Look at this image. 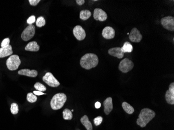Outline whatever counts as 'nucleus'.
<instances>
[{"label":"nucleus","instance_id":"nucleus-1","mask_svg":"<svg viewBox=\"0 0 174 130\" xmlns=\"http://www.w3.org/2000/svg\"><path fill=\"white\" fill-rule=\"evenodd\" d=\"M156 115L154 111L149 108H143L140 111L137 124L141 128H144L153 119Z\"/></svg>","mask_w":174,"mask_h":130},{"label":"nucleus","instance_id":"nucleus-2","mask_svg":"<svg viewBox=\"0 0 174 130\" xmlns=\"http://www.w3.org/2000/svg\"><path fill=\"white\" fill-rule=\"evenodd\" d=\"M80 63L82 68L89 70L95 68L98 65V57L95 54L87 53L82 57Z\"/></svg>","mask_w":174,"mask_h":130},{"label":"nucleus","instance_id":"nucleus-3","mask_svg":"<svg viewBox=\"0 0 174 130\" xmlns=\"http://www.w3.org/2000/svg\"><path fill=\"white\" fill-rule=\"evenodd\" d=\"M67 96L64 93H59L55 94L52 98L50 105L53 110H59L64 106L66 102Z\"/></svg>","mask_w":174,"mask_h":130},{"label":"nucleus","instance_id":"nucleus-4","mask_svg":"<svg viewBox=\"0 0 174 130\" xmlns=\"http://www.w3.org/2000/svg\"><path fill=\"white\" fill-rule=\"evenodd\" d=\"M21 64L19 57L17 55H13L6 60V66L8 69L11 71L17 70Z\"/></svg>","mask_w":174,"mask_h":130},{"label":"nucleus","instance_id":"nucleus-5","mask_svg":"<svg viewBox=\"0 0 174 130\" xmlns=\"http://www.w3.org/2000/svg\"><path fill=\"white\" fill-rule=\"evenodd\" d=\"M134 67V62L127 58H125L119 63L118 69L123 73H127L133 69Z\"/></svg>","mask_w":174,"mask_h":130},{"label":"nucleus","instance_id":"nucleus-6","mask_svg":"<svg viewBox=\"0 0 174 130\" xmlns=\"http://www.w3.org/2000/svg\"><path fill=\"white\" fill-rule=\"evenodd\" d=\"M35 31V27L32 25H29L27 27L24 29L21 33V36L22 39L25 41H28L31 40L34 36Z\"/></svg>","mask_w":174,"mask_h":130},{"label":"nucleus","instance_id":"nucleus-7","mask_svg":"<svg viewBox=\"0 0 174 130\" xmlns=\"http://www.w3.org/2000/svg\"><path fill=\"white\" fill-rule=\"evenodd\" d=\"M43 81L50 87H56L60 85L59 81L55 78L51 72H47L42 78Z\"/></svg>","mask_w":174,"mask_h":130},{"label":"nucleus","instance_id":"nucleus-8","mask_svg":"<svg viewBox=\"0 0 174 130\" xmlns=\"http://www.w3.org/2000/svg\"><path fill=\"white\" fill-rule=\"evenodd\" d=\"M161 25L167 30L174 31V18L172 16H166L163 17L161 19Z\"/></svg>","mask_w":174,"mask_h":130},{"label":"nucleus","instance_id":"nucleus-9","mask_svg":"<svg viewBox=\"0 0 174 130\" xmlns=\"http://www.w3.org/2000/svg\"><path fill=\"white\" fill-rule=\"evenodd\" d=\"M73 34L75 37L79 41H82L85 39L86 33L83 28L79 25L74 27L73 29Z\"/></svg>","mask_w":174,"mask_h":130},{"label":"nucleus","instance_id":"nucleus-10","mask_svg":"<svg viewBox=\"0 0 174 130\" xmlns=\"http://www.w3.org/2000/svg\"><path fill=\"white\" fill-rule=\"evenodd\" d=\"M129 38V40L133 42L139 43L142 40V36L138 29L134 28L131 31Z\"/></svg>","mask_w":174,"mask_h":130},{"label":"nucleus","instance_id":"nucleus-11","mask_svg":"<svg viewBox=\"0 0 174 130\" xmlns=\"http://www.w3.org/2000/svg\"><path fill=\"white\" fill-rule=\"evenodd\" d=\"M93 17L96 21H104L108 18V15L103 10L97 8L94 10Z\"/></svg>","mask_w":174,"mask_h":130},{"label":"nucleus","instance_id":"nucleus-12","mask_svg":"<svg viewBox=\"0 0 174 130\" xmlns=\"http://www.w3.org/2000/svg\"><path fill=\"white\" fill-rule=\"evenodd\" d=\"M165 100L167 103L170 105L174 104V83H170L169 87V90H167L165 94Z\"/></svg>","mask_w":174,"mask_h":130},{"label":"nucleus","instance_id":"nucleus-13","mask_svg":"<svg viewBox=\"0 0 174 130\" xmlns=\"http://www.w3.org/2000/svg\"><path fill=\"white\" fill-rule=\"evenodd\" d=\"M102 34L103 37L105 39H112L115 37V31L111 27H105L103 30Z\"/></svg>","mask_w":174,"mask_h":130},{"label":"nucleus","instance_id":"nucleus-14","mask_svg":"<svg viewBox=\"0 0 174 130\" xmlns=\"http://www.w3.org/2000/svg\"><path fill=\"white\" fill-rule=\"evenodd\" d=\"M108 53L112 56L115 57L119 59H122L124 56V53L121 51V47H114L110 49H108Z\"/></svg>","mask_w":174,"mask_h":130},{"label":"nucleus","instance_id":"nucleus-15","mask_svg":"<svg viewBox=\"0 0 174 130\" xmlns=\"http://www.w3.org/2000/svg\"><path fill=\"white\" fill-rule=\"evenodd\" d=\"M103 104H104V113L106 115H108V114H110L113 108L112 97H109L106 98V100H104Z\"/></svg>","mask_w":174,"mask_h":130},{"label":"nucleus","instance_id":"nucleus-16","mask_svg":"<svg viewBox=\"0 0 174 130\" xmlns=\"http://www.w3.org/2000/svg\"><path fill=\"white\" fill-rule=\"evenodd\" d=\"M18 74L20 75H24L29 77H36L38 75V71L37 70H31L28 69H21L18 71Z\"/></svg>","mask_w":174,"mask_h":130},{"label":"nucleus","instance_id":"nucleus-17","mask_svg":"<svg viewBox=\"0 0 174 130\" xmlns=\"http://www.w3.org/2000/svg\"><path fill=\"white\" fill-rule=\"evenodd\" d=\"M13 53L12 50V47L11 45L7 47H1L0 48V58H3L5 57L12 55Z\"/></svg>","mask_w":174,"mask_h":130},{"label":"nucleus","instance_id":"nucleus-18","mask_svg":"<svg viewBox=\"0 0 174 130\" xmlns=\"http://www.w3.org/2000/svg\"><path fill=\"white\" fill-rule=\"evenodd\" d=\"M26 51L31 52H37L40 49V46L36 41L31 42L26 46L25 48Z\"/></svg>","mask_w":174,"mask_h":130},{"label":"nucleus","instance_id":"nucleus-19","mask_svg":"<svg viewBox=\"0 0 174 130\" xmlns=\"http://www.w3.org/2000/svg\"><path fill=\"white\" fill-rule=\"evenodd\" d=\"M80 121L83 126L85 127L87 130H92L93 127L92 123L89 120V118L86 115L83 116L80 119Z\"/></svg>","mask_w":174,"mask_h":130},{"label":"nucleus","instance_id":"nucleus-20","mask_svg":"<svg viewBox=\"0 0 174 130\" xmlns=\"http://www.w3.org/2000/svg\"><path fill=\"white\" fill-rule=\"evenodd\" d=\"M122 107L124 110L129 115H131L134 113V108L127 102H123L122 103Z\"/></svg>","mask_w":174,"mask_h":130},{"label":"nucleus","instance_id":"nucleus-21","mask_svg":"<svg viewBox=\"0 0 174 130\" xmlns=\"http://www.w3.org/2000/svg\"><path fill=\"white\" fill-rule=\"evenodd\" d=\"M123 53H131L133 51V46L128 42H126L121 47Z\"/></svg>","mask_w":174,"mask_h":130},{"label":"nucleus","instance_id":"nucleus-22","mask_svg":"<svg viewBox=\"0 0 174 130\" xmlns=\"http://www.w3.org/2000/svg\"><path fill=\"white\" fill-rule=\"evenodd\" d=\"M91 16V11L89 10H82L80 12V18L83 21L89 19Z\"/></svg>","mask_w":174,"mask_h":130},{"label":"nucleus","instance_id":"nucleus-23","mask_svg":"<svg viewBox=\"0 0 174 130\" xmlns=\"http://www.w3.org/2000/svg\"><path fill=\"white\" fill-rule=\"evenodd\" d=\"M63 118L64 120H70L72 118V111L68 109H65L63 112Z\"/></svg>","mask_w":174,"mask_h":130},{"label":"nucleus","instance_id":"nucleus-24","mask_svg":"<svg viewBox=\"0 0 174 130\" xmlns=\"http://www.w3.org/2000/svg\"><path fill=\"white\" fill-rule=\"evenodd\" d=\"M27 100L29 103H34L37 100V97L34 94L32 93H29L27 95Z\"/></svg>","mask_w":174,"mask_h":130},{"label":"nucleus","instance_id":"nucleus-25","mask_svg":"<svg viewBox=\"0 0 174 130\" xmlns=\"http://www.w3.org/2000/svg\"><path fill=\"white\" fill-rule=\"evenodd\" d=\"M34 87L37 90L42 92H44V91H46L47 90L46 87L44 84H42L40 82H37V83H35Z\"/></svg>","mask_w":174,"mask_h":130},{"label":"nucleus","instance_id":"nucleus-26","mask_svg":"<svg viewBox=\"0 0 174 130\" xmlns=\"http://www.w3.org/2000/svg\"><path fill=\"white\" fill-rule=\"evenodd\" d=\"M46 25V20L44 18V17L40 16L38 17V19L36 21V25L38 27H42Z\"/></svg>","mask_w":174,"mask_h":130},{"label":"nucleus","instance_id":"nucleus-27","mask_svg":"<svg viewBox=\"0 0 174 130\" xmlns=\"http://www.w3.org/2000/svg\"><path fill=\"white\" fill-rule=\"evenodd\" d=\"M19 108L18 105L15 103H13L11 104V113L13 115H16L18 113Z\"/></svg>","mask_w":174,"mask_h":130},{"label":"nucleus","instance_id":"nucleus-28","mask_svg":"<svg viewBox=\"0 0 174 130\" xmlns=\"http://www.w3.org/2000/svg\"><path fill=\"white\" fill-rule=\"evenodd\" d=\"M103 118L101 116H98V117L95 118L94 119V123H95V125L96 126H98L99 125L101 124V123L102 122Z\"/></svg>","mask_w":174,"mask_h":130},{"label":"nucleus","instance_id":"nucleus-29","mask_svg":"<svg viewBox=\"0 0 174 130\" xmlns=\"http://www.w3.org/2000/svg\"><path fill=\"white\" fill-rule=\"evenodd\" d=\"M10 40L9 38H5L3 40L1 44V47H5L10 45Z\"/></svg>","mask_w":174,"mask_h":130},{"label":"nucleus","instance_id":"nucleus-30","mask_svg":"<svg viewBox=\"0 0 174 130\" xmlns=\"http://www.w3.org/2000/svg\"><path fill=\"white\" fill-rule=\"evenodd\" d=\"M35 21H36V17L34 15L31 16V17H29L27 20V23L29 24V25H32L33 23H35Z\"/></svg>","mask_w":174,"mask_h":130},{"label":"nucleus","instance_id":"nucleus-31","mask_svg":"<svg viewBox=\"0 0 174 130\" xmlns=\"http://www.w3.org/2000/svg\"><path fill=\"white\" fill-rule=\"evenodd\" d=\"M29 2L31 5L36 6L40 2V0H29Z\"/></svg>","mask_w":174,"mask_h":130},{"label":"nucleus","instance_id":"nucleus-32","mask_svg":"<svg viewBox=\"0 0 174 130\" xmlns=\"http://www.w3.org/2000/svg\"><path fill=\"white\" fill-rule=\"evenodd\" d=\"M33 93H34V95H38V96H40V95H41L45 94V93H44L40 92V91H38V90H34V91Z\"/></svg>","mask_w":174,"mask_h":130},{"label":"nucleus","instance_id":"nucleus-33","mask_svg":"<svg viewBox=\"0 0 174 130\" xmlns=\"http://www.w3.org/2000/svg\"><path fill=\"white\" fill-rule=\"evenodd\" d=\"M76 2L78 5H83L85 3V1H84V0H76Z\"/></svg>","mask_w":174,"mask_h":130},{"label":"nucleus","instance_id":"nucleus-34","mask_svg":"<svg viewBox=\"0 0 174 130\" xmlns=\"http://www.w3.org/2000/svg\"><path fill=\"white\" fill-rule=\"evenodd\" d=\"M101 104L100 102H97L95 103V107L97 109H98L101 107Z\"/></svg>","mask_w":174,"mask_h":130},{"label":"nucleus","instance_id":"nucleus-35","mask_svg":"<svg viewBox=\"0 0 174 130\" xmlns=\"http://www.w3.org/2000/svg\"><path fill=\"white\" fill-rule=\"evenodd\" d=\"M72 111V112H73V111H74V110H73V109L72 110V111Z\"/></svg>","mask_w":174,"mask_h":130}]
</instances>
